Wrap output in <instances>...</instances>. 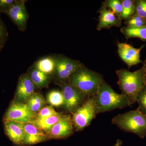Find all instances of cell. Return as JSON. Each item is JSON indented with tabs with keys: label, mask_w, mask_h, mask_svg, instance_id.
Instances as JSON below:
<instances>
[{
	"label": "cell",
	"mask_w": 146,
	"mask_h": 146,
	"mask_svg": "<svg viewBox=\"0 0 146 146\" xmlns=\"http://www.w3.org/2000/svg\"><path fill=\"white\" fill-rule=\"evenodd\" d=\"M117 84L121 94L127 96L132 104L136 102L139 92L146 85V65L133 72L125 69L117 70Z\"/></svg>",
	"instance_id": "6da1fadb"
},
{
	"label": "cell",
	"mask_w": 146,
	"mask_h": 146,
	"mask_svg": "<svg viewBox=\"0 0 146 146\" xmlns=\"http://www.w3.org/2000/svg\"><path fill=\"white\" fill-rule=\"evenodd\" d=\"M95 97L98 114L122 109L132 105L127 96L115 92L105 81L102 84Z\"/></svg>",
	"instance_id": "7a4b0ae2"
},
{
	"label": "cell",
	"mask_w": 146,
	"mask_h": 146,
	"mask_svg": "<svg viewBox=\"0 0 146 146\" xmlns=\"http://www.w3.org/2000/svg\"><path fill=\"white\" fill-rule=\"evenodd\" d=\"M104 81L101 74L90 70L83 64L71 76L68 82L89 97L96 95Z\"/></svg>",
	"instance_id": "3957f363"
},
{
	"label": "cell",
	"mask_w": 146,
	"mask_h": 146,
	"mask_svg": "<svg viewBox=\"0 0 146 146\" xmlns=\"http://www.w3.org/2000/svg\"><path fill=\"white\" fill-rule=\"evenodd\" d=\"M111 122L121 130L134 133L141 139L146 136V116L137 108L116 115Z\"/></svg>",
	"instance_id": "277c9868"
},
{
	"label": "cell",
	"mask_w": 146,
	"mask_h": 146,
	"mask_svg": "<svg viewBox=\"0 0 146 146\" xmlns=\"http://www.w3.org/2000/svg\"><path fill=\"white\" fill-rule=\"evenodd\" d=\"M98 114L95 95L87 97L83 103L72 114L74 131H81L89 126Z\"/></svg>",
	"instance_id": "5b68a950"
},
{
	"label": "cell",
	"mask_w": 146,
	"mask_h": 146,
	"mask_svg": "<svg viewBox=\"0 0 146 146\" xmlns=\"http://www.w3.org/2000/svg\"><path fill=\"white\" fill-rule=\"evenodd\" d=\"M55 70L53 78L60 86L68 82L71 76L83 65L80 61L63 55L55 56Z\"/></svg>",
	"instance_id": "8992f818"
},
{
	"label": "cell",
	"mask_w": 146,
	"mask_h": 146,
	"mask_svg": "<svg viewBox=\"0 0 146 146\" xmlns=\"http://www.w3.org/2000/svg\"><path fill=\"white\" fill-rule=\"evenodd\" d=\"M36 114L32 112L26 103L13 100L5 112L4 121H11L23 124L31 123L35 119Z\"/></svg>",
	"instance_id": "52a82bcc"
},
{
	"label": "cell",
	"mask_w": 146,
	"mask_h": 146,
	"mask_svg": "<svg viewBox=\"0 0 146 146\" xmlns=\"http://www.w3.org/2000/svg\"><path fill=\"white\" fill-rule=\"evenodd\" d=\"M60 86L64 98L63 106L67 111L72 114L83 103L87 97L68 82Z\"/></svg>",
	"instance_id": "ba28073f"
},
{
	"label": "cell",
	"mask_w": 146,
	"mask_h": 146,
	"mask_svg": "<svg viewBox=\"0 0 146 146\" xmlns=\"http://www.w3.org/2000/svg\"><path fill=\"white\" fill-rule=\"evenodd\" d=\"M117 46L119 56L129 68L143 62L141 59V52L145 45L137 48L127 43L117 42Z\"/></svg>",
	"instance_id": "9c48e42d"
},
{
	"label": "cell",
	"mask_w": 146,
	"mask_h": 146,
	"mask_svg": "<svg viewBox=\"0 0 146 146\" xmlns=\"http://www.w3.org/2000/svg\"><path fill=\"white\" fill-rule=\"evenodd\" d=\"M26 1H16L7 12L9 18L20 31L24 32L27 29L29 14L25 5Z\"/></svg>",
	"instance_id": "30bf717a"
},
{
	"label": "cell",
	"mask_w": 146,
	"mask_h": 146,
	"mask_svg": "<svg viewBox=\"0 0 146 146\" xmlns=\"http://www.w3.org/2000/svg\"><path fill=\"white\" fill-rule=\"evenodd\" d=\"M74 131L72 115H63L47 133L50 139H63L71 136Z\"/></svg>",
	"instance_id": "8fae6325"
},
{
	"label": "cell",
	"mask_w": 146,
	"mask_h": 146,
	"mask_svg": "<svg viewBox=\"0 0 146 146\" xmlns=\"http://www.w3.org/2000/svg\"><path fill=\"white\" fill-rule=\"evenodd\" d=\"M100 14L98 23L97 25V30L100 31L103 29H109L113 27H120L121 26L122 21L113 11L107 8L105 2L97 11Z\"/></svg>",
	"instance_id": "7c38bea8"
},
{
	"label": "cell",
	"mask_w": 146,
	"mask_h": 146,
	"mask_svg": "<svg viewBox=\"0 0 146 146\" xmlns=\"http://www.w3.org/2000/svg\"><path fill=\"white\" fill-rule=\"evenodd\" d=\"M36 88L27 74H23L20 76L18 80L14 100L26 103L35 93Z\"/></svg>",
	"instance_id": "4fadbf2b"
},
{
	"label": "cell",
	"mask_w": 146,
	"mask_h": 146,
	"mask_svg": "<svg viewBox=\"0 0 146 146\" xmlns=\"http://www.w3.org/2000/svg\"><path fill=\"white\" fill-rule=\"evenodd\" d=\"M24 146H31L50 140L46 132L31 123L24 124Z\"/></svg>",
	"instance_id": "5bb4252c"
},
{
	"label": "cell",
	"mask_w": 146,
	"mask_h": 146,
	"mask_svg": "<svg viewBox=\"0 0 146 146\" xmlns=\"http://www.w3.org/2000/svg\"><path fill=\"white\" fill-rule=\"evenodd\" d=\"M6 135L14 145L24 146V124L11 121H4Z\"/></svg>",
	"instance_id": "9a60e30c"
},
{
	"label": "cell",
	"mask_w": 146,
	"mask_h": 146,
	"mask_svg": "<svg viewBox=\"0 0 146 146\" xmlns=\"http://www.w3.org/2000/svg\"><path fill=\"white\" fill-rule=\"evenodd\" d=\"M36 88L42 89L48 87L53 77L37 70L34 66L31 67L27 73Z\"/></svg>",
	"instance_id": "2e32d148"
},
{
	"label": "cell",
	"mask_w": 146,
	"mask_h": 146,
	"mask_svg": "<svg viewBox=\"0 0 146 146\" xmlns=\"http://www.w3.org/2000/svg\"><path fill=\"white\" fill-rule=\"evenodd\" d=\"M56 65V57L49 56L37 60L33 66L42 72L53 77L55 70Z\"/></svg>",
	"instance_id": "e0dca14e"
},
{
	"label": "cell",
	"mask_w": 146,
	"mask_h": 146,
	"mask_svg": "<svg viewBox=\"0 0 146 146\" xmlns=\"http://www.w3.org/2000/svg\"><path fill=\"white\" fill-rule=\"evenodd\" d=\"M120 31L126 39L138 38L146 42V26L138 28L123 26L120 29Z\"/></svg>",
	"instance_id": "ac0fdd59"
},
{
	"label": "cell",
	"mask_w": 146,
	"mask_h": 146,
	"mask_svg": "<svg viewBox=\"0 0 146 146\" xmlns=\"http://www.w3.org/2000/svg\"><path fill=\"white\" fill-rule=\"evenodd\" d=\"M46 103L47 101L43 95L37 92H35L26 102L30 110L35 113H37L46 106Z\"/></svg>",
	"instance_id": "d6986e66"
},
{
	"label": "cell",
	"mask_w": 146,
	"mask_h": 146,
	"mask_svg": "<svg viewBox=\"0 0 146 146\" xmlns=\"http://www.w3.org/2000/svg\"><path fill=\"white\" fill-rule=\"evenodd\" d=\"M63 114H60L42 119H34L31 123L47 133L59 121Z\"/></svg>",
	"instance_id": "ffe728a7"
},
{
	"label": "cell",
	"mask_w": 146,
	"mask_h": 146,
	"mask_svg": "<svg viewBox=\"0 0 146 146\" xmlns=\"http://www.w3.org/2000/svg\"><path fill=\"white\" fill-rule=\"evenodd\" d=\"M47 102L52 107H58L64 105V98L62 91L52 90L47 96Z\"/></svg>",
	"instance_id": "44dd1931"
},
{
	"label": "cell",
	"mask_w": 146,
	"mask_h": 146,
	"mask_svg": "<svg viewBox=\"0 0 146 146\" xmlns=\"http://www.w3.org/2000/svg\"><path fill=\"white\" fill-rule=\"evenodd\" d=\"M123 10L121 19L125 21L134 14L135 9L134 0H122Z\"/></svg>",
	"instance_id": "7402d4cb"
},
{
	"label": "cell",
	"mask_w": 146,
	"mask_h": 146,
	"mask_svg": "<svg viewBox=\"0 0 146 146\" xmlns=\"http://www.w3.org/2000/svg\"><path fill=\"white\" fill-rule=\"evenodd\" d=\"M104 2L107 8L113 11L121 19L123 10L122 0H106Z\"/></svg>",
	"instance_id": "603a6c76"
},
{
	"label": "cell",
	"mask_w": 146,
	"mask_h": 146,
	"mask_svg": "<svg viewBox=\"0 0 146 146\" xmlns=\"http://www.w3.org/2000/svg\"><path fill=\"white\" fill-rule=\"evenodd\" d=\"M59 114H60V113L56 112L53 107L51 106H45L36 113L35 119H42L54 115H58Z\"/></svg>",
	"instance_id": "cb8c5ba5"
},
{
	"label": "cell",
	"mask_w": 146,
	"mask_h": 146,
	"mask_svg": "<svg viewBox=\"0 0 146 146\" xmlns=\"http://www.w3.org/2000/svg\"><path fill=\"white\" fill-rule=\"evenodd\" d=\"M126 26L130 27L138 28L146 26V20L136 15L133 16L125 21Z\"/></svg>",
	"instance_id": "d4e9b609"
},
{
	"label": "cell",
	"mask_w": 146,
	"mask_h": 146,
	"mask_svg": "<svg viewBox=\"0 0 146 146\" xmlns=\"http://www.w3.org/2000/svg\"><path fill=\"white\" fill-rule=\"evenodd\" d=\"M136 102L138 104L137 109L146 116V85L138 94Z\"/></svg>",
	"instance_id": "484cf974"
},
{
	"label": "cell",
	"mask_w": 146,
	"mask_h": 146,
	"mask_svg": "<svg viewBox=\"0 0 146 146\" xmlns=\"http://www.w3.org/2000/svg\"><path fill=\"white\" fill-rule=\"evenodd\" d=\"M133 15H138L146 20V0H134Z\"/></svg>",
	"instance_id": "4316f807"
},
{
	"label": "cell",
	"mask_w": 146,
	"mask_h": 146,
	"mask_svg": "<svg viewBox=\"0 0 146 146\" xmlns=\"http://www.w3.org/2000/svg\"><path fill=\"white\" fill-rule=\"evenodd\" d=\"M15 1L13 0H0V10L5 11L7 12L14 4Z\"/></svg>",
	"instance_id": "83f0119b"
},
{
	"label": "cell",
	"mask_w": 146,
	"mask_h": 146,
	"mask_svg": "<svg viewBox=\"0 0 146 146\" xmlns=\"http://www.w3.org/2000/svg\"><path fill=\"white\" fill-rule=\"evenodd\" d=\"M5 31L3 26L0 24V47L2 44L4 38Z\"/></svg>",
	"instance_id": "f1b7e54d"
},
{
	"label": "cell",
	"mask_w": 146,
	"mask_h": 146,
	"mask_svg": "<svg viewBox=\"0 0 146 146\" xmlns=\"http://www.w3.org/2000/svg\"><path fill=\"white\" fill-rule=\"evenodd\" d=\"M122 144L123 141L120 139H117L116 141V143L113 146H121Z\"/></svg>",
	"instance_id": "f546056e"
},
{
	"label": "cell",
	"mask_w": 146,
	"mask_h": 146,
	"mask_svg": "<svg viewBox=\"0 0 146 146\" xmlns=\"http://www.w3.org/2000/svg\"><path fill=\"white\" fill-rule=\"evenodd\" d=\"M143 63H145V64L146 65V57L145 59V61H144V62H143Z\"/></svg>",
	"instance_id": "4dcf8cb0"
}]
</instances>
